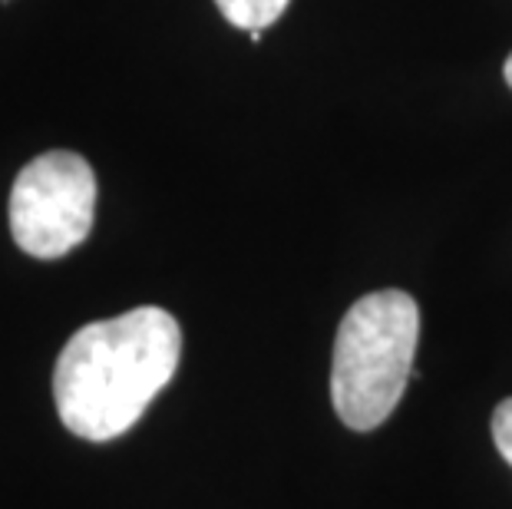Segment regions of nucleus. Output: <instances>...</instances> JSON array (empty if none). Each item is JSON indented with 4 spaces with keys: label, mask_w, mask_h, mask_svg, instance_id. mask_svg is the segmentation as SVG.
Wrapping results in <instances>:
<instances>
[{
    "label": "nucleus",
    "mask_w": 512,
    "mask_h": 509,
    "mask_svg": "<svg viewBox=\"0 0 512 509\" xmlns=\"http://www.w3.org/2000/svg\"><path fill=\"white\" fill-rule=\"evenodd\" d=\"M179 357L182 328L162 308L146 305L86 324L67 341L53 371L63 427L93 443L123 437L172 381Z\"/></svg>",
    "instance_id": "obj_1"
},
{
    "label": "nucleus",
    "mask_w": 512,
    "mask_h": 509,
    "mask_svg": "<svg viewBox=\"0 0 512 509\" xmlns=\"http://www.w3.org/2000/svg\"><path fill=\"white\" fill-rule=\"evenodd\" d=\"M291 0H215V7L222 10V17L238 30H265L285 14Z\"/></svg>",
    "instance_id": "obj_4"
},
{
    "label": "nucleus",
    "mask_w": 512,
    "mask_h": 509,
    "mask_svg": "<svg viewBox=\"0 0 512 509\" xmlns=\"http://www.w3.org/2000/svg\"><path fill=\"white\" fill-rule=\"evenodd\" d=\"M506 83L512 86V53H509V60H506Z\"/></svg>",
    "instance_id": "obj_6"
},
{
    "label": "nucleus",
    "mask_w": 512,
    "mask_h": 509,
    "mask_svg": "<svg viewBox=\"0 0 512 509\" xmlns=\"http://www.w3.org/2000/svg\"><path fill=\"white\" fill-rule=\"evenodd\" d=\"M420 341V308L407 291L384 288L354 301L334 338L331 397L351 430H377L394 414Z\"/></svg>",
    "instance_id": "obj_2"
},
{
    "label": "nucleus",
    "mask_w": 512,
    "mask_h": 509,
    "mask_svg": "<svg viewBox=\"0 0 512 509\" xmlns=\"http://www.w3.org/2000/svg\"><path fill=\"white\" fill-rule=\"evenodd\" d=\"M96 176L90 162L53 149L27 162L10 192V232L27 255L60 258L93 229Z\"/></svg>",
    "instance_id": "obj_3"
},
{
    "label": "nucleus",
    "mask_w": 512,
    "mask_h": 509,
    "mask_svg": "<svg viewBox=\"0 0 512 509\" xmlns=\"http://www.w3.org/2000/svg\"><path fill=\"white\" fill-rule=\"evenodd\" d=\"M493 443L512 467V397H506L503 404L493 410Z\"/></svg>",
    "instance_id": "obj_5"
}]
</instances>
